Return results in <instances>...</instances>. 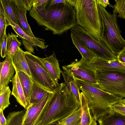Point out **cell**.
I'll use <instances>...</instances> for the list:
<instances>
[{
  "label": "cell",
  "mask_w": 125,
  "mask_h": 125,
  "mask_svg": "<svg viewBox=\"0 0 125 125\" xmlns=\"http://www.w3.org/2000/svg\"><path fill=\"white\" fill-rule=\"evenodd\" d=\"M29 14L39 25L54 35H61L77 24L75 9L67 2L52 5L47 3L44 8L32 7Z\"/></svg>",
  "instance_id": "6da1fadb"
},
{
  "label": "cell",
  "mask_w": 125,
  "mask_h": 125,
  "mask_svg": "<svg viewBox=\"0 0 125 125\" xmlns=\"http://www.w3.org/2000/svg\"><path fill=\"white\" fill-rule=\"evenodd\" d=\"M81 106L65 83L59 84L36 125H52L69 116Z\"/></svg>",
  "instance_id": "7a4b0ae2"
},
{
  "label": "cell",
  "mask_w": 125,
  "mask_h": 125,
  "mask_svg": "<svg viewBox=\"0 0 125 125\" xmlns=\"http://www.w3.org/2000/svg\"><path fill=\"white\" fill-rule=\"evenodd\" d=\"M74 78L79 90L84 94L89 108L96 121L101 116L113 112L112 106L122 99L101 90L96 84Z\"/></svg>",
  "instance_id": "3957f363"
},
{
  "label": "cell",
  "mask_w": 125,
  "mask_h": 125,
  "mask_svg": "<svg viewBox=\"0 0 125 125\" xmlns=\"http://www.w3.org/2000/svg\"><path fill=\"white\" fill-rule=\"evenodd\" d=\"M101 25V40L117 57L125 48V40L121 35L117 14L108 12L97 3Z\"/></svg>",
  "instance_id": "277c9868"
},
{
  "label": "cell",
  "mask_w": 125,
  "mask_h": 125,
  "mask_svg": "<svg viewBox=\"0 0 125 125\" xmlns=\"http://www.w3.org/2000/svg\"><path fill=\"white\" fill-rule=\"evenodd\" d=\"M77 24L98 41L101 40V25L96 0H76L74 7Z\"/></svg>",
  "instance_id": "5b68a950"
},
{
  "label": "cell",
  "mask_w": 125,
  "mask_h": 125,
  "mask_svg": "<svg viewBox=\"0 0 125 125\" xmlns=\"http://www.w3.org/2000/svg\"><path fill=\"white\" fill-rule=\"evenodd\" d=\"M96 84L101 89L125 98V73L108 70H96Z\"/></svg>",
  "instance_id": "8992f818"
},
{
  "label": "cell",
  "mask_w": 125,
  "mask_h": 125,
  "mask_svg": "<svg viewBox=\"0 0 125 125\" xmlns=\"http://www.w3.org/2000/svg\"><path fill=\"white\" fill-rule=\"evenodd\" d=\"M70 30L71 33L80 40L96 58L110 60L117 58L103 42L97 40L80 25L77 24Z\"/></svg>",
  "instance_id": "52a82bcc"
},
{
  "label": "cell",
  "mask_w": 125,
  "mask_h": 125,
  "mask_svg": "<svg viewBox=\"0 0 125 125\" xmlns=\"http://www.w3.org/2000/svg\"><path fill=\"white\" fill-rule=\"evenodd\" d=\"M24 54L33 82L49 91L53 92L57 86L40 62L39 57L27 51L24 52Z\"/></svg>",
  "instance_id": "ba28073f"
},
{
  "label": "cell",
  "mask_w": 125,
  "mask_h": 125,
  "mask_svg": "<svg viewBox=\"0 0 125 125\" xmlns=\"http://www.w3.org/2000/svg\"><path fill=\"white\" fill-rule=\"evenodd\" d=\"M63 71L71 74L75 78L96 84V69L90 62L82 58L68 65L63 66Z\"/></svg>",
  "instance_id": "9c48e42d"
},
{
  "label": "cell",
  "mask_w": 125,
  "mask_h": 125,
  "mask_svg": "<svg viewBox=\"0 0 125 125\" xmlns=\"http://www.w3.org/2000/svg\"><path fill=\"white\" fill-rule=\"evenodd\" d=\"M53 92L48 93L39 101L29 106L24 115L23 125H36L44 111Z\"/></svg>",
  "instance_id": "30bf717a"
},
{
  "label": "cell",
  "mask_w": 125,
  "mask_h": 125,
  "mask_svg": "<svg viewBox=\"0 0 125 125\" xmlns=\"http://www.w3.org/2000/svg\"><path fill=\"white\" fill-rule=\"evenodd\" d=\"M40 62L49 76L57 86L59 80L60 79L62 73L58 60L54 52L49 56L43 58L39 57Z\"/></svg>",
  "instance_id": "8fae6325"
},
{
  "label": "cell",
  "mask_w": 125,
  "mask_h": 125,
  "mask_svg": "<svg viewBox=\"0 0 125 125\" xmlns=\"http://www.w3.org/2000/svg\"><path fill=\"white\" fill-rule=\"evenodd\" d=\"M0 94L2 93L12 80L15 70L10 58L7 55L4 61L0 63Z\"/></svg>",
  "instance_id": "7c38bea8"
},
{
  "label": "cell",
  "mask_w": 125,
  "mask_h": 125,
  "mask_svg": "<svg viewBox=\"0 0 125 125\" xmlns=\"http://www.w3.org/2000/svg\"><path fill=\"white\" fill-rule=\"evenodd\" d=\"M90 62L97 70L111 71L125 73V63L119 62L117 58L110 60L96 58Z\"/></svg>",
  "instance_id": "4fadbf2b"
},
{
  "label": "cell",
  "mask_w": 125,
  "mask_h": 125,
  "mask_svg": "<svg viewBox=\"0 0 125 125\" xmlns=\"http://www.w3.org/2000/svg\"><path fill=\"white\" fill-rule=\"evenodd\" d=\"M12 0L20 27L29 36L32 38H36L27 21V10L22 5L19 0Z\"/></svg>",
  "instance_id": "5bb4252c"
},
{
  "label": "cell",
  "mask_w": 125,
  "mask_h": 125,
  "mask_svg": "<svg viewBox=\"0 0 125 125\" xmlns=\"http://www.w3.org/2000/svg\"><path fill=\"white\" fill-rule=\"evenodd\" d=\"M0 12L5 17L10 25L11 26L14 32L21 38L26 39L32 42L35 46L42 49H46L48 46L46 45L45 42L38 38H32L27 34L18 25L14 23L9 17L2 8L0 7Z\"/></svg>",
  "instance_id": "9a60e30c"
},
{
  "label": "cell",
  "mask_w": 125,
  "mask_h": 125,
  "mask_svg": "<svg viewBox=\"0 0 125 125\" xmlns=\"http://www.w3.org/2000/svg\"><path fill=\"white\" fill-rule=\"evenodd\" d=\"M15 71L16 73L12 79L13 88L11 94L15 97L17 102L27 110L29 104L18 76L17 72Z\"/></svg>",
  "instance_id": "2e32d148"
},
{
  "label": "cell",
  "mask_w": 125,
  "mask_h": 125,
  "mask_svg": "<svg viewBox=\"0 0 125 125\" xmlns=\"http://www.w3.org/2000/svg\"><path fill=\"white\" fill-rule=\"evenodd\" d=\"M24 52L19 47L13 56L12 63L15 70L23 72L31 78L30 69L24 54Z\"/></svg>",
  "instance_id": "e0dca14e"
},
{
  "label": "cell",
  "mask_w": 125,
  "mask_h": 125,
  "mask_svg": "<svg viewBox=\"0 0 125 125\" xmlns=\"http://www.w3.org/2000/svg\"><path fill=\"white\" fill-rule=\"evenodd\" d=\"M81 116L80 125H96V120L92 115L86 98L82 92L80 93Z\"/></svg>",
  "instance_id": "ac0fdd59"
},
{
  "label": "cell",
  "mask_w": 125,
  "mask_h": 125,
  "mask_svg": "<svg viewBox=\"0 0 125 125\" xmlns=\"http://www.w3.org/2000/svg\"><path fill=\"white\" fill-rule=\"evenodd\" d=\"M97 121L99 125H125V116L115 111L101 116Z\"/></svg>",
  "instance_id": "d6986e66"
},
{
  "label": "cell",
  "mask_w": 125,
  "mask_h": 125,
  "mask_svg": "<svg viewBox=\"0 0 125 125\" xmlns=\"http://www.w3.org/2000/svg\"><path fill=\"white\" fill-rule=\"evenodd\" d=\"M17 73L29 106L34 82L31 78L25 73L20 72Z\"/></svg>",
  "instance_id": "ffe728a7"
},
{
  "label": "cell",
  "mask_w": 125,
  "mask_h": 125,
  "mask_svg": "<svg viewBox=\"0 0 125 125\" xmlns=\"http://www.w3.org/2000/svg\"><path fill=\"white\" fill-rule=\"evenodd\" d=\"M70 36L73 44L80 53L82 58L90 62L96 58V56L88 49L80 40L71 33Z\"/></svg>",
  "instance_id": "44dd1931"
},
{
  "label": "cell",
  "mask_w": 125,
  "mask_h": 125,
  "mask_svg": "<svg viewBox=\"0 0 125 125\" xmlns=\"http://www.w3.org/2000/svg\"><path fill=\"white\" fill-rule=\"evenodd\" d=\"M61 73L67 87L72 92L78 101L81 105V98L79 89L75 79L73 75L66 71H62Z\"/></svg>",
  "instance_id": "7402d4cb"
},
{
  "label": "cell",
  "mask_w": 125,
  "mask_h": 125,
  "mask_svg": "<svg viewBox=\"0 0 125 125\" xmlns=\"http://www.w3.org/2000/svg\"><path fill=\"white\" fill-rule=\"evenodd\" d=\"M17 36L12 32H11L10 34L9 33L8 35L7 55L10 58L12 63L14 55L21 45V43L18 40Z\"/></svg>",
  "instance_id": "603a6c76"
},
{
  "label": "cell",
  "mask_w": 125,
  "mask_h": 125,
  "mask_svg": "<svg viewBox=\"0 0 125 125\" xmlns=\"http://www.w3.org/2000/svg\"><path fill=\"white\" fill-rule=\"evenodd\" d=\"M1 7L9 18L15 23L20 25L18 21L12 0H0Z\"/></svg>",
  "instance_id": "cb8c5ba5"
},
{
  "label": "cell",
  "mask_w": 125,
  "mask_h": 125,
  "mask_svg": "<svg viewBox=\"0 0 125 125\" xmlns=\"http://www.w3.org/2000/svg\"><path fill=\"white\" fill-rule=\"evenodd\" d=\"M81 116V107L69 116L58 122L59 125H79Z\"/></svg>",
  "instance_id": "d4e9b609"
},
{
  "label": "cell",
  "mask_w": 125,
  "mask_h": 125,
  "mask_svg": "<svg viewBox=\"0 0 125 125\" xmlns=\"http://www.w3.org/2000/svg\"><path fill=\"white\" fill-rule=\"evenodd\" d=\"M51 92H52L34 82L29 105L39 101L46 94Z\"/></svg>",
  "instance_id": "484cf974"
},
{
  "label": "cell",
  "mask_w": 125,
  "mask_h": 125,
  "mask_svg": "<svg viewBox=\"0 0 125 125\" xmlns=\"http://www.w3.org/2000/svg\"><path fill=\"white\" fill-rule=\"evenodd\" d=\"M24 113L23 110L9 113L7 118L8 125H23Z\"/></svg>",
  "instance_id": "4316f807"
},
{
  "label": "cell",
  "mask_w": 125,
  "mask_h": 125,
  "mask_svg": "<svg viewBox=\"0 0 125 125\" xmlns=\"http://www.w3.org/2000/svg\"><path fill=\"white\" fill-rule=\"evenodd\" d=\"M11 91L8 86L5 90L0 94V110L3 111L10 104L9 101Z\"/></svg>",
  "instance_id": "83f0119b"
},
{
  "label": "cell",
  "mask_w": 125,
  "mask_h": 125,
  "mask_svg": "<svg viewBox=\"0 0 125 125\" xmlns=\"http://www.w3.org/2000/svg\"><path fill=\"white\" fill-rule=\"evenodd\" d=\"M115 4L112 6L113 13L120 18L125 19V0H115Z\"/></svg>",
  "instance_id": "f1b7e54d"
},
{
  "label": "cell",
  "mask_w": 125,
  "mask_h": 125,
  "mask_svg": "<svg viewBox=\"0 0 125 125\" xmlns=\"http://www.w3.org/2000/svg\"><path fill=\"white\" fill-rule=\"evenodd\" d=\"M10 25L5 17L0 12V44L1 46L4 37L6 35V32L7 27Z\"/></svg>",
  "instance_id": "f546056e"
},
{
  "label": "cell",
  "mask_w": 125,
  "mask_h": 125,
  "mask_svg": "<svg viewBox=\"0 0 125 125\" xmlns=\"http://www.w3.org/2000/svg\"><path fill=\"white\" fill-rule=\"evenodd\" d=\"M121 99L113 105L112 106L114 111L117 112L125 116V105L122 103Z\"/></svg>",
  "instance_id": "4dcf8cb0"
},
{
  "label": "cell",
  "mask_w": 125,
  "mask_h": 125,
  "mask_svg": "<svg viewBox=\"0 0 125 125\" xmlns=\"http://www.w3.org/2000/svg\"><path fill=\"white\" fill-rule=\"evenodd\" d=\"M25 48L29 52L34 53V48L35 46L31 42L26 39L21 38Z\"/></svg>",
  "instance_id": "1f68e13d"
},
{
  "label": "cell",
  "mask_w": 125,
  "mask_h": 125,
  "mask_svg": "<svg viewBox=\"0 0 125 125\" xmlns=\"http://www.w3.org/2000/svg\"><path fill=\"white\" fill-rule=\"evenodd\" d=\"M7 35L4 37L2 43L0 47L1 56L2 58L5 57L7 55Z\"/></svg>",
  "instance_id": "d6a6232c"
},
{
  "label": "cell",
  "mask_w": 125,
  "mask_h": 125,
  "mask_svg": "<svg viewBox=\"0 0 125 125\" xmlns=\"http://www.w3.org/2000/svg\"><path fill=\"white\" fill-rule=\"evenodd\" d=\"M49 0H34L32 7L35 8H44L47 5Z\"/></svg>",
  "instance_id": "836d02e7"
},
{
  "label": "cell",
  "mask_w": 125,
  "mask_h": 125,
  "mask_svg": "<svg viewBox=\"0 0 125 125\" xmlns=\"http://www.w3.org/2000/svg\"><path fill=\"white\" fill-rule=\"evenodd\" d=\"M20 2L27 10L30 11L33 6L34 0H19Z\"/></svg>",
  "instance_id": "e575fe53"
},
{
  "label": "cell",
  "mask_w": 125,
  "mask_h": 125,
  "mask_svg": "<svg viewBox=\"0 0 125 125\" xmlns=\"http://www.w3.org/2000/svg\"><path fill=\"white\" fill-rule=\"evenodd\" d=\"M117 59L119 62L125 63V48L118 54Z\"/></svg>",
  "instance_id": "d590c367"
},
{
  "label": "cell",
  "mask_w": 125,
  "mask_h": 125,
  "mask_svg": "<svg viewBox=\"0 0 125 125\" xmlns=\"http://www.w3.org/2000/svg\"><path fill=\"white\" fill-rule=\"evenodd\" d=\"M3 112L0 110V125H8L7 119L5 118Z\"/></svg>",
  "instance_id": "8d00e7d4"
},
{
  "label": "cell",
  "mask_w": 125,
  "mask_h": 125,
  "mask_svg": "<svg viewBox=\"0 0 125 125\" xmlns=\"http://www.w3.org/2000/svg\"><path fill=\"white\" fill-rule=\"evenodd\" d=\"M97 3L105 8L108 5H110L108 0H96Z\"/></svg>",
  "instance_id": "74e56055"
},
{
  "label": "cell",
  "mask_w": 125,
  "mask_h": 125,
  "mask_svg": "<svg viewBox=\"0 0 125 125\" xmlns=\"http://www.w3.org/2000/svg\"><path fill=\"white\" fill-rule=\"evenodd\" d=\"M66 0H49L48 3L50 5L56 4L66 2Z\"/></svg>",
  "instance_id": "f35d334b"
},
{
  "label": "cell",
  "mask_w": 125,
  "mask_h": 125,
  "mask_svg": "<svg viewBox=\"0 0 125 125\" xmlns=\"http://www.w3.org/2000/svg\"><path fill=\"white\" fill-rule=\"evenodd\" d=\"M66 1L73 7H75L76 3V0H66Z\"/></svg>",
  "instance_id": "ab89813d"
},
{
  "label": "cell",
  "mask_w": 125,
  "mask_h": 125,
  "mask_svg": "<svg viewBox=\"0 0 125 125\" xmlns=\"http://www.w3.org/2000/svg\"><path fill=\"white\" fill-rule=\"evenodd\" d=\"M121 101L122 103L125 105V98L122 99Z\"/></svg>",
  "instance_id": "60d3db41"
},
{
  "label": "cell",
  "mask_w": 125,
  "mask_h": 125,
  "mask_svg": "<svg viewBox=\"0 0 125 125\" xmlns=\"http://www.w3.org/2000/svg\"><path fill=\"white\" fill-rule=\"evenodd\" d=\"M55 125H59L57 123L56 124H55Z\"/></svg>",
  "instance_id": "b9f144b4"
},
{
  "label": "cell",
  "mask_w": 125,
  "mask_h": 125,
  "mask_svg": "<svg viewBox=\"0 0 125 125\" xmlns=\"http://www.w3.org/2000/svg\"></svg>",
  "instance_id": "7bdbcfd3"
}]
</instances>
